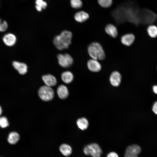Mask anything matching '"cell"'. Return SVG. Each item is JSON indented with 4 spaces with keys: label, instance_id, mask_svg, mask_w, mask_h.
Listing matches in <instances>:
<instances>
[{
    "label": "cell",
    "instance_id": "44dd1931",
    "mask_svg": "<svg viewBox=\"0 0 157 157\" xmlns=\"http://www.w3.org/2000/svg\"><path fill=\"white\" fill-rule=\"evenodd\" d=\"M35 3V8L39 11H41L42 9H45L47 6V3L43 0H36Z\"/></svg>",
    "mask_w": 157,
    "mask_h": 157
},
{
    "label": "cell",
    "instance_id": "7402d4cb",
    "mask_svg": "<svg viewBox=\"0 0 157 157\" xmlns=\"http://www.w3.org/2000/svg\"><path fill=\"white\" fill-rule=\"evenodd\" d=\"M99 4L104 8H108L112 5L113 0H98Z\"/></svg>",
    "mask_w": 157,
    "mask_h": 157
},
{
    "label": "cell",
    "instance_id": "1f68e13d",
    "mask_svg": "<svg viewBox=\"0 0 157 157\" xmlns=\"http://www.w3.org/2000/svg\"></svg>",
    "mask_w": 157,
    "mask_h": 157
},
{
    "label": "cell",
    "instance_id": "83f0119b",
    "mask_svg": "<svg viewBox=\"0 0 157 157\" xmlns=\"http://www.w3.org/2000/svg\"><path fill=\"white\" fill-rule=\"evenodd\" d=\"M124 157H138L137 155H131L125 153Z\"/></svg>",
    "mask_w": 157,
    "mask_h": 157
},
{
    "label": "cell",
    "instance_id": "8992f818",
    "mask_svg": "<svg viewBox=\"0 0 157 157\" xmlns=\"http://www.w3.org/2000/svg\"><path fill=\"white\" fill-rule=\"evenodd\" d=\"M87 66L89 70L94 72H99L102 68L101 65L98 60L92 58L88 60Z\"/></svg>",
    "mask_w": 157,
    "mask_h": 157
},
{
    "label": "cell",
    "instance_id": "5bb4252c",
    "mask_svg": "<svg viewBox=\"0 0 157 157\" xmlns=\"http://www.w3.org/2000/svg\"><path fill=\"white\" fill-rule=\"evenodd\" d=\"M141 151V149L139 146L137 144H133L127 147L125 153L138 156Z\"/></svg>",
    "mask_w": 157,
    "mask_h": 157
},
{
    "label": "cell",
    "instance_id": "ffe728a7",
    "mask_svg": "<svg viewBox=\"0 0 157 157\" xmlns=\"http://www.w3.org/2000/svg\"><path fill=\"white\" fill-rule=\"evenodd\" d=\"M147 32L149 36L152 38L157 37V26L154 24L149 25L147 28Z\"/></svg>",
    "mask_w": 157,
    "mask_h": 157
},
{
    "label": "cell",
    "instance_id": "4316f807",
    "mask_svg": "<svg viewBox=\"0 0 157 157\" xmlns=\"http://www.w3.org/2000/svg\"><path fill=\"white\" fill-rule=\"evenodd\" d=\"M107 157H119L118 154L114 152H111L108 153Z\"/></svg>",
    "mask_w": 157,
    "mask_h": 157
},
{
    "label": "cell",
    "instance_id": "6da1fadb",
    "mask_svg": "<svg viewBox=\"0 0 157 157\" xmlns=\"http://www.w3.org/2000/svg\"><path fill=\"white\" fill-rule=\"evenodd\" d=\"M72 34L70 31H64L60 34L53 38V43L56 48L59 50L67 49L71 43Z\"/></svg>",
    "mask_w": 157,
    "mask_h": 157
},
{
    "label": "cell",
    "instance_id": "5b68a950",
    "mask_svg": "<svg viewBox=\"0 0 157 157\" xmlns=\"http://www.w3.org/2000/svg\"><path fill=\"white\" fill-rule=\"evenodd\" d=\"M57 58L59 64L63 67L68 68L71 66L73 63V58L68 53L59 54Z\"/></svg>",
    "mask_w": 157,
    "mask_h": 157
},
{
    "label": "cell",
    "instance_id": "2e32d148",
    "mask_svg": "<svg viewBox=\"0 0 157 157\" xmlns=\"http://www.w3.org/2000/svg\"><path fill=\"white\" fill-rule=\"evenodd\" d=\"M89 17L88 14L83 11H81L77 12L74 15V18L76 20L80 23L86 21Z\"/></svg>",
    "mask_w": 157,
    "mask_h": 157
},
{
    "label": "cell",
    "instance_id": "8fae6325",
    "mask_svg": "<svg viewBox=\"0 0 157 157\" xmlns=\"http://www.w3.org/2000/svg\"><path fill=\"white\" fill-rule=\"evenodd\" d=\"M3 40L6 45L11 47L13 46L16 43L17 38L14 34L8 33L4 35L3 38Z\"/></svg>",
    "mask_w": 157,
    "mask_h": 157
},
{
    "label": "cell",
    "instance_id": "d6986e66",
    "mask_svg": "<svg viewBox=\"0 0 157 157\" xmlns=\"http://www.w3.org/2000/svg\"><path fill=\"white\" fill-rule=\"evenodd\" d=\"M76 124L78 128L82 130L86 129L89 126L88 122L85 117L78 119L76 121Z\"/></svg>",
    "mask_w": 157,
    "mask_h": 157
},
{
    "label": "cell",
    "instance_id": "cb8c5ba5",
    "mask_svg": "<svg viewBox=\"0 0 157 157\" xmlns=\"http://www.w3.org/2000/svg\"><path fill=\"white\" fill-rule=\"evenodd\" d=\"M9 125L7 118L5 117H0V127L3 128L7 127Z\"/></svg>",
    "mask_w": 157,
    "mask_h": 157
},
{
    "label": "cell",
    "instance_id": "30bf717a",
    "mask_svg": "<svg viewBox=\"0 0 157 157\" xmlns=\"http://www.w3.org/2000/svg\"><path fill=\"white\" fill-rule=\"evenodd\" d=\"M42 80L45 85L50 87L55 86L57 84V81L56 77L51 74H47L42 76Z\"/></svg>",
    "mask_w": 157,
    "mask_h": 157
},
{
    "label": "cell",
    "instance_id": "ba28073f",
    "mask_svg": "<svg viewBox=\"0 0 157 157\" xmlns=\"http://www.w3.org/2000/svg\"><path fill=\"white\" fill-rule=\"evenodd\" d=\"M135 39L134 34L131 33H127L123 35L120 40L121 43L126 46H130L133 44Z\"/></svg>",
    "mask_w": 157,
    "mask_h": 157
},
{
    "label": "cell",
    "instance_id": "f1b7e54d",
    "mask_svg": "<svg viewBox=\"0 0 157 157\" xmlns=\"http://www.w3.org/2000/svg\"><path fill=\"white\" fill-rule=\"evenodd\" d=\"M153 90L154 92L157 94V85H154L153 87Z\"/></svg>",
    "mask_w": 157,
    "mask_h": 157
},
{
    "label": "cell",
    "instance_id": "ac0fdd59",
    "mask_svg": "<svg viewBox=\"0 0 157 157\" xmlns=\"http://www.w3.org/2000/svg\"><path fill=\"white\" fill-rule=\"evenodd\" d=\"M20 139L19 134L16 132H12L9 134L7 140L8 143L11 144H16Z\"/></svg>",
    "mask_w": 157,
    "mask_h": 157
},
{
    "label": "cell",
    "instance_id": "277c9868",
    "mask_svg": "<svg viewBox=\"0 0 157 157\" xmlns=\"http://www.w3.org/2000/svg\"><path fill=\"white\" fill-rule=\"evenodd\" d=\"M83 151L86 155H90L93 157H100L102 153L100 147L95 143L86 145L84 147Z\"/></svg>",
    "mask_w": 157,
    "mask_h": 157
},
{
    "label": "cell",
    "instance_id": "7c38bea8",
    "mask_svg": "<svg viewBox=\"0 0 157 157\" xmlns=\"http://www.w3.org/2000/svg\"><path fill=\"white\" fill-rule=\"evenodd\" d=\"M57 93L58 97L62 99H66L69 96L68 89L63 85H60L58 86L57 89Z\"/></svg>",
    "mask_w": 157,
    "mask_h": 157
},
{
    "label": "cell",
    "instance_id": "52a82bcc",
    "mask_svg": "<svg viewBox=\"0 0 157 157\" xmlns=\"http://www.w3.org/2000/svg\"><path fill=\"white\" fill-rule=\"evenodd\" d=\"M122 76L118 71H115L112 72L109 77V81L111 84L114 87H118L121 83Z\"/></svg>",
    "mask_w": 157,
    "mask_h": 157
},
{
    "label": "cell",
    "instance_id": "7a4b0ae2",
    "mask_svg": "<svg viewBox=\"0 0 157 157\" xmlns=\"http://www.w3.org/2000/svg\"><path fill=\"white\" fill-rule=\"evenodd\" d=\"M88 51L90 57L97 60H103L106 58L104 51L101 45L97 42H93L88 47Z\"/></svg>",
    "mask_w": 157,
    "mask_h": 157
},
{
    "label": "cell",
    "instance_id": "e0dca14e",
    "mask_svg": "<svg viewBox=\"0 0 157 157\" xmlns=\"http://www.w3.org/2000/svg\"><path fill=\"white\" fill-rule=\"evenodd\" d=\"M62 81L65 83L69 84L72 82L74 79L72 73L69 71H66L63 72L61 75Z\"/></svg>",
    "mask_w": 157,
    "mask_h": 157
},
{
    "label": "cell",
    "instance_id": "f546056e",
    "mask_svg": "<svg viewBox=\"0 0 157 157\" xmlns=\"http://www.w3.org/2000/svg\"><path fill=\"white\" fill-rule=\"evenodd\" d=\"M2 113V108L0 106V115H1Z\"/></svg>",
    "mask_w": 157,
    "mask_h": 157
},
{
    "label": "cell",
    "instance_id": "4fadbf2b",
    "mask_svg": "<svg viewBox=\"0 0 157 157\" xmlns=\"http://www.w3.org/2000/svg\"><path fill=\"white\" fill-rule=\"evenodd\" d=\"M106 32L111 37L116 38L118 34L116 27L112 24H108L105 26V28Z\"/></svg>",
    "mask_w": 157,
    "mask_h": 157
},
{
    "label": "cell",
    "instance_id": "3957f363",
    "mask_svg": "<svg viewBox=\"0 0 157 157\" xmlns=\"http://www.w3.org/2000/svg\"><path fill=\"white\" fill-rule=\"evenodd\" d=\"M38 94L41 100L45 101H49L53 99L54 92L51 87L45 85L39 88Z\"/></svg>",
    "mask_w": 157,
    "mask_h": 157
},
{
    "label": "cell",
    "instance_id": "603a6c76",
    "mask_svg": "<svg viewBox=\"0 0 157 157\" xmlns=\"http://www.w3.org/2000/svg\"><path fill=\"white\" fill-rule=\"evenodd\" d=\"M70 3L72 7L76 9L81 8L83 5L81 0H71Z\"/></svg>",
    "mask_w": 157,
    "mask_h": 157
},
{
    "label": "cell",
    "instance_id": "4dcf8cb0",
    "mask_svg": "<svg viewBox=\"0 0 157 157\" xmlns=\"http://www.w3.org/2000/svg\"><path fill=\"white\" fill-rule=\"evenodd\" d=\"M156 20H157V17H156Z\"/></svg>",
    "mask_w": 157,
    "mask_h": 157
},
{
    "label": "cell",
    "instance_id": "9c48e42d",
    "mask_svg": "<svg viewBox=\"0 0 157 157\" xmlns=\"http://www.w3.org/2000/svg\"><path fill=\"white\" fill-rule=\"evenodd\" d=\"M14 68L21 75H24L27 72L28 67L25 63L17 61H14L12 63Z\"/></svg>",
    "mask_w": 157,
    "mask_h": 157
},
{
    "label": "cell",
    "instance_id": "484cf974",
    "mask_svg": "<svg viewBox=\"0 0 157 157\" xmlns=\"http://www.w3.org/2000/svg\"><path fill=\"white\" fill-rule=\"evenodd\" d=\"M152 109L154 113L157 115V101H156L154 103Z\"/></svg>",
    "mask_w": 157,
    "mask_h": 157
},
{
    "label": "cell",
    "instance_id": "9a60e30c",
    "mask_svg": "<svg viewBox=\"0 0 157 157\" xmlns=\"http://www.w3.org/2000/svg\"><path fill=\"white\" fill-rule=\"evenodd\" d=\"M59 150L62 154L65 156H69L72 154V151L71 146L65 143L61 144L59 147Z\"/></svg>",
    "mask_w": 157,
    "mask_h": 157
},
{
    "label": "cell",
    "instance_id": "d4e9b609",
    "mask_svg": "<svg viewBox=\"0 0 157 157\" xmlns=\"http://www.w3.org/2000/svg\"><path fill=\"white\" fill-rule=\"evenodd\" d=\"M8 24L5 21H3L0 19V32H4L7 29Z\"/></svg>",
    "mask_w": 157,
    "mask_h": 157
}]
</instances>
